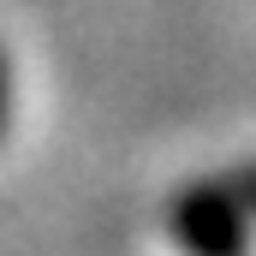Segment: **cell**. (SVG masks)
Returning <instances> with one entry per match:
<instances>
[{"label":"cell","mask_w":256,"mask_h":256,"mask_svg":"<svg viewBox=\"0 0 256 256\" xmlns=\"http://www.w3.org/2000/svg\"><path fill=\"white\" fill-rule=\"evenodd\" d=\"M250 226H256V167L191 185L173 202V238L191 256H244Z\"/></svg>","instance_id":"6da1fadb"},{"label":"cell","mask_w":256,"mask_h":256,"mask_svg":"<svg viewBox=\"0 0 256 256\" xmlns=\"http://www.w3.org/2000/svg\"><path fill=\"white\" fill-rule=\"evenodd\" d=\"M0 114H6V60H0Z\"/></svg>","instance_id":"7a4b0ae2"}]
</instances>
